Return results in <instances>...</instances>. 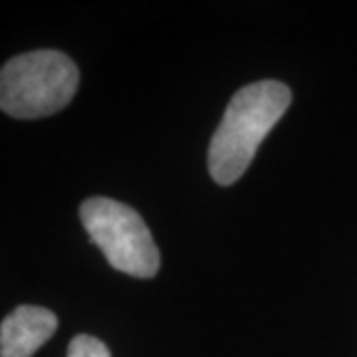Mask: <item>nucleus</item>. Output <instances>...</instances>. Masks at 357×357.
<instances>
[{
    "label": "nucleus",
    "instance_id": "obj_1",
    "mask_svg": "<svg viewBox=\"0 0 357 357\" xmlns=\"http://www.w3.org/2000/svg\"><path fill=\"white\" fill-rule=\"evenodd\" d=\"M290 102V88L276 79L244 86L232 96L208 147V171L215 183L229 187L243 177Z\"/></svg>",
    "mask_w": 357,
    "mask_h": 357
},
{
    "label": "nucleus",
    "instance_id": "obj_2",
    "mask_svg": "<svg viewBox=\"0 0 357 357\" xmlns=\"http://www.w3.org/2000/svg\"><path fill=\"white\" fill-rule=\"evenodd\" d=\"M79 84L77 66L64 52L14 56L0 72V107L16 119H38L64 109Z\"/></svg>",
    "mask_w": 357,
    "mask_h": 357
},
{
    "label": "nucleus",
    "instance_id": "obj_3",
    "mask_svg": "<svg viewBox=\"0 0 357 357\" xmlns=\"http://www.w3.org/2000/svg\"><path fill=\"white\" fill-rule=\"evenodd\" d=\"M79 218L115 270L135 278H153L159 272L161 256L135 208L107 197H91L79 206Z\"/></svg>",
    "mask_w": 357,
    "mask_h": 357
},
{
    "label": "nucleus",
    "instance_id": "obj_4",
    "mask_svg": "<svg viewBox=\"0 0 357 357\" xmlns=\"http://www.w3.org/2000/svg\"><path fill=\"white\" fill-rule=\"evenodd\" d=\"M58 330L56 314L40 306H18L0 326V357H32Z\"/></svg>",
    "mask_w": 357,
    "mask_h": 357
},
{
    "label": "nucleus",
    "instance_id": "obj_5",
    "mask_svg": "<svg viewBox=\"0 0 357 357\" xmlns=\"http://www.w3.org/2000/svg\"><path fill=\"white\" fill-rule=\"evenodd\" d=\"M66 357H112L107 345L100 342L98 337L79 333L68 344V356Z\"/></svg>",
    "mask_w": 357,
    "mask_h": 357
}]
</instances>
